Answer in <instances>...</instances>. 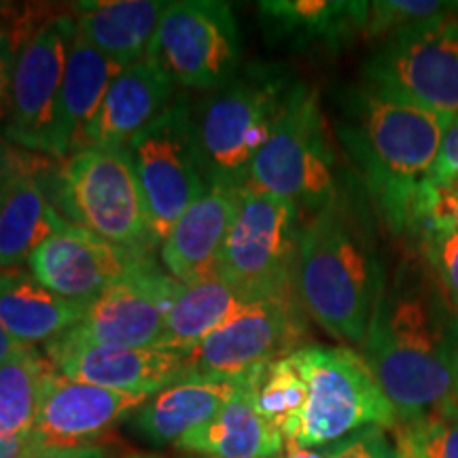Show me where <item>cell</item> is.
<instances>
[{"label": "cell", "instance_id": "33", "mask_svg": "<svg viewBox=\"0 0 458 458\" xmlns=\"http://www.w3.org/2000/svg\"><path fill=\"white\" fill-rule=\"evenodd\" d=\"M420 246L444 295L458 312V233L420 238Z\"/></svg>", "mask_w": 458, "mask_h": 458}, {"label": "cell", "instance_id": "31", "mask_svg": "<svg viewBox=\"0 0 458 458\" xmlns=\"http://www.w3.org/2000/svg\"><path fill=\"white\" fill-rule=\"evenodd\" d=\"M456 13L458 3L452 0H374L369 3L363 38L385 43Z\"/></svg>", "mask_w": 458, "mask_h": 458}, {"label": "cell", "instance_id": "13", "mask_svg": "<svg viewBox=\"0 0 458 458\" xmlns=\"http://www.w3.org/2000/svg\"><path fill=\"white\" fill-rule=\"evenodd\" d=\"M181 283L147 259L96 297L74 327L55 337L57 344L151 348L162 340L170 308Z\"/></svg>", "mask_w": 458, "mask_h": 458}, {"label": "cell", "instance_id": "36", "mask_svg": "<svg viewBox=\"0 0 458 458\" xmlns=\"http://www.w3.org/2000/svg\"><path fill=\"white\" fill-rule=\"evenodd\" d=\"M428 181L433 182H458V117L452 119V123L445 130L442 147H439L437 159L431 170Z\"/></svg>", "mask_w": 458, "mask_h": 458}, {"label": "cell", "instance_id": "7", "mask_svg": "<svg viewBox=\"0 0 458 458\" xmlns=\"http://www.w3.org/2000/svg\"><path fill=\"white\" fill-rule=\"evenodd\" d=\"M344 182L318 94L297 81L270 140L250 165L244 189L291 199L308 219Z\"/></svg>", "mask_w": 458, "mask_h": 458}, {"label": "cell", "instance_id": "6", "mask_svg": "<svg viewBox=\"0 0 458 458\" xmlns=\"http://www.w3.org/2000/svg\"><path fill=\"white\" fill-rule=\"evenodd\" d=\"M306 382V403L284 439L306 448H327L368 427H397L363 354L346 346L306 344L291 354Z\"/></svg>", "mask_w": 458, "mask_h": 458}, {"label": "cell", "instance_id": "35", "mask_svg": "<svg viewBox=\"0 0 458 458\" xmlns=\"http://www.w3.org/2000/svg\"><path fill=\"white\" fill-rule=\"evenodd\" d=\"M37 28L32 24H21L13 28L0 26V134H3L4 123L9 114V98H11V81H13V68L20 49L34 37Z\"/></svg>", "mask_w": 458, "mask_h": 458}, {"label": "cell", "instance_id": "24", "mask_svg": "<svg viewBox=\"0 0 458 458\" xmlns=\"http://www.w3.org/2000/svg\"><path fill=\"white\" fill-rule=\"evenodd\" d=\"M122 71L123 66L102 55L77 32L57 96L49 145L51 157L64 159L74 153L83 130L98 113L108 88Z\"/></svg>", "mask_w": 458, "mask_h": 458}, {"label": "cell", "instance_id": "42", "mask_svg": "<svg viewBox=\"0 0 458 458\" xmlns=\"http://www.w3.org/2000/svg\"><path fill=\"white\" fill-rule=\"evenodd\" d=\"M128 458H159V456H148V454H134V456H128Z\"/></svg>", "mask_w": 458, "mask_h": 458}, {"label": "cell", "instance_id": "45", "mask_svg": "<svg viewBox=\"0 0 458 458\" xmlns=\"http://www.w3.org/2000/svg\"><path fill=\"white\" fill-rule=\"evenodd\" d=\"M456 399H458V393H456Z\"/></svg>", "mask_w": 458, "mask_h": 458}, {"label": "cell", "instance_id": "14", "mask_svg": "<svg viewBox=\"0 0 458 458\" xmlns=\"http://www.w3.org/2000/svg\"><path fill=\"white\" fill-rule=\"evenodd\" d=\"M77 37L72 11H62L20 49L3 136L11 145L47 153L68 54Z\"/></svg>", "mask_w": 458, "mask_h": 458}, {"label": "cell", "instance_id": "19", "mask_svg": "<svg viewBox=\"0 0 458 458\" xmlns=\"http://www.w3.org/2000/svg\"><path fill=\"white\" fill-rule=\"evenodd\" d=\"M369 3L365 0H266L257 4L266 41L289 51H340L363 37Z\"/></svg>", "mask_w": 458, "mask_h": 458}, {"label": "cell", "instance_id": "5", "mask_svg": "<svg viewBox=\"0 0 458 458\" xmlns=\"http://www.w3.org/2000/svg\"><path fill=\"white\" fill-rule=\"evenodd\" d=\"M60 162L55 170H43L47 179L43 185L68 223L134 253L156 249L145 199L125 148H79Z\"/></svg>", "mask_w": 458, "mask_h": 458}, {"label": "cell", "instance_id": "1", "mask_svg": "<svg viewBox=\"0 0 458 458\" xmlns=\"http://www.w3.org/2000/svg\"><path fill=\"white\" fill-rule=\"evenodd\" d=\"M360 354L397 425L456 399L458 312L425 257H405L386 280Z\"/></svg>", "mask_w": 458, "mask_h": 458}, {"label": "cell", "instance_id": "9", "mask_svg": "<svg viewBox=\"0 0 458 458\" xmlns=\"http://www.w3.org/2000/svg\"><path fill=\"white\" fill-rule=\"evenodd\" d=\"M125 151L145 199L151 236L162 246L172 225L208 191L187 96H174L170 106L125 145Z\"/></svg>", "mask_w": 458, "mask_h": 458}, {"label": "cell", "instance_id": "20", "mask_svg": "<svg viewBox=\"0 0 458 458\" xmlns=\"http://www.w3.org/2000/svg\"><path fill=\"white\" fill-rule=\"evenodd\" d=\"M240 191L208 187L172 225L159 250L172 278L181 284H198L219 276L223 244L238 213Z\"/></svg>", "mask_w": 458, "mask_h": 458}, {"label": "cell", "instance_id": "25", "mask_svg": "<svg viewBox=\"0 0 458 458\" xmlns=\"http://www.w3.org/2000/svg\"><path fill=\"white\" fill-rule=\"evenodd\" d=\"M174 445L208 458H278L284 450V435L257 408L249 376H242L238 393L219 414Z\"/></svg>", "mask_w": 458, "mask_h": 458}, {"label": "cell", "instance_id": "26", "mask_svg": "<svg viewBox=\"0 0 458 458\" xmlns=\"http://www.w3.org/2000/svg\"><path fill=\"white\" fill-rule=\"evenodd\" d=\"M85 303L55 295L32 272H0V323L15 340L49 344L81 320Z\"/></svg>", "mask_w": 458, "mask_h": 458}, {"label": "cell", "instance_id": "10", "mask_svg": "<svg viewBox=\"0 0 458 458\" xmlns=\"http://www.w3.org/2000/svg\"><path fill=\"white\" fill-rule=\"evenodd\" d=\"M242 57L238 20L219 0H176L159 20L148 51L165 74L189 89L215 91L236 77Z\"/></svg>", "mask_w": 458, "mask_h": 458}, {"label": "cell", "instance_id": "11", "mask_svg": "<svg viewBox=\"0 0 458 458\" xmlns=\"http://www.w3.org/2000/svg\"><path fill=\"white\" fill-rule=\"evenodd\" d=\"M363 83L442 117H458V13L377 45Z\"/></svg>", "mask_w": 458, "mask_h": 458}, {"label": "cell", "instance_id": "23", "mask_svg": "<svg viewBox=\"0 0 458 458\" xmlns=\"http://www.w3.org/2000/svg\"><path fill=\"white\" fill-rule=\"evenodd\" d=\"M79 37L108 60L128 68L148 57L159 20L168 9L162 0H88L74 3Z\"/></svg>", "mask_w": 458, "mask_h": 458}, {"label": "cell", "instance_id": "34", "mask_svg": "<svg viewBox=\"0 0 458 458\" xmlns=\"http://www.w3.org/2000/svg\"><path fill=\"white\" fill-rule=\"evenodd\" d=\"M325 450L329 458H399L397 444L380 427L360 428Z\"/></svg>", "mask_w": 458, "mask_h": 458}, {"label": "cell", "instance_id": "15", "mask_svg": "<svg viewBox=\"0 0 458 458\" xmlns=\"http://www.w3.org/2000/svg\"><path fill=\"white\" fill-rule=\"evenodd\" d=\"M147 399L145 394L117 393L68 380L49 368L43 377L24 458H43L60 450L100 444L119 422L134 416Z\"/></svg>", "mask_w": 458, "mask_h": 458}, {"label": "cell", "instance_id": "40", "mask_svg": "<svg viewBox=\"0 0 458 458\" xmlns=\"http://www.w3.org/2000/svg\"><path fill=\"white\" fill-rule=\"evenodd\" d=\"M26 439L7 437V435L0 433V458H24Z\"/></svg>", "mask_w": 458, "mask_h": 458}, {"label": "cell", "instance_id": "3", "mask_svg": "<svg viewBox=\"0 0 458 458\" xmlns=\"http://www.w3.org/2000/svg\"><path fill=\"white\" fill-rule=\"evenodd\" d=\"M452 117L394 98L369 83L348 89L337 125L377 219L394 236H410L414 206Z\"/></svg>", "mask_w": 458, "mask_h": 458}, {"label": "cell", "instance_id": "12", "mask_svg": "<svg viewBox=\"0 0 458 458\" xmlns=\"http://www.w3.org/2000/svg\"><path fill=\"white\" fill-rule=\"evenodd\" d=\"M306 310L297 295L255 300L189 352V374L242 377L306 346Z\"/></svg>", "mask_w": 458, "mask_h": 458}, {"label": "cell", "instance_id": "38", "mask_svg": "<svg viewBox=\"0 0 458 458\" xmlns=\"http://www.w3.org/2000/svg\"><path fill=\"white\" fill-rule=\"evenodd\" d=\"M28 348H32V346H28V344L15 340V337L7 331V327L0 323V363H4V360L17 357V354L26 352Z\"/></svg>", "mask_w": 458, "mask_h": 458}, {"label": "cell", "instance_id": "4", "mask_svg": "<svg viewBox=\"0 0 458 458\" xmlns=\"http://www.w3.org/2000/svg\"><path fill=\"white\" fill-rule=\"evenodd\" d=\"M300 79L280 64H249L193 108L199 165L208 187L244 189L255 157Z\"/></svg>", "mask_w": 458, "mask_h": 458}, {"label": "cell", "instance_id": "30", "mask_svg": "<svg viewBox=\"0 0 458 458\" xmlns=\"http://www.w3.org/2000/svg\"><path fill=\"white\" fill-rule=\"evenodd\" d=\"M403 458H458V399L393 428Z\"/></svg>", "mask_w": 458, "mask_h": 458}, {"label": "cell", "instance_id": "17", "mask_svg": "<svg viewBox=\"0 0 458 458\" xmlns=\"http://www.w3.org/2000/svg\"><path fill=\"white\" fill-rule=\"evenodd\" d=\"M47 359L57 374L108 391L153 397L189 376V354L168 348L94 346L49 342Z\"/></svg>", "mask_w": 458, "mask_h": 458}, {"label": "cell", "instance_id": "41", "mask_svg": "<svg viewBox=\"0 0 458 458\" xmlns=\"http://www.w3.org/2000/svg\"><path fill=\"white\" fill-rule=\"evenodd\" d=\"M20 156L21 153H17L9 145L0 142V185H3V181L7 179L9 172L15 168V164L20 162Z\"/></svg>", "mask_w": 458, "mask_h": 458}, {"label": "cell", "instance_id": "32", "mask_svg": "<svg viewBox=\"0 0 458 458\" xmlns=\"http://www.w3.org/2000/svg\"><path fill=\"white\" fill-rule=\"evenodd\" d=\"M458 233V182L427 181L414 206L411 233L416 238Z\"/></svg>", "mask_w": 458, "mask_h": 458}, {"label": "cell", "instance_id": "16", "mask_svg": "<svg viewBox=\"0 0 458 458\" xmlns=\"http://www.w3.org/2000/svg\"><path fill=\"white\" fill-rule=\"evenodd\" d=\"M151 253H134L68 223L38 246L30 257V272L38 283L64 300L89 306L108 286L122 280Z\"/></svg>", "mask_w": 458, "mask_h": 458}, {"label": "cell", "instance_id": "2", "mask_svg": "<svg viewBox=\"0 0 458 458\" xmlns=\"http://www.w3.org/2000/svg\"><path fill=\"white\" fill-rule=\"evenodd\" d=\"M363 182L346 179L318 213L303 219L295 289L303 310L335 340L363 348L388 280Z\"/></svg>", "mask_w": 458, "mask_h": 458}, {"label": "cell", "instance_id": "27", "mask_svg": "<svg viewBox=\"0 0 458 458\" xmlns=\"http://www.w3.org/2000/svg\"><path fill=\"white\" fill-rule=\"evenodd\" d=\"M250 301L255 300L244 297L221 276L198 284H182L157 346L189 354Z\"/></svg>", "mask_w": 458, "mask_h": 458}, {"label": "cell", "instance_id": "29", "mask_svg": "<svg viewBox=\"0 0 458 458\" xmlns=\"http://www.w3.org/2000/svg\"><path fill=\"white\" fill-rule=\"evenodd\" d=\"M246 376L250 380L257 408L284 435L301 414L308 394L293 357L289 354Z\"/></svg>", "mask_w": 458, "mask_h": 458}, {"label": "cell", "instance_id": "8", "mask_svg": "<svg viewBox=\"0 0 458 458\" xmlns=\"http://www.w3.org/2000/svg\"><path fill=\"white\" fill-rule=\"evenodd\" d=\"M301 227V213L291 199L242 189L223 244L219 276L249 300L297 295Z\"/></svg>", "mask_w": 458, "mask_h": 458}, {"label": "cell", "instance_id": "44", "mask_svg": "<svg viewBox=\"0 0 458 458\" xmlns=\"http://www.w3.org/2000/svg\"><path fill=\"white\" fill-rule=\"evenodd\" d=\"M399 458H403V456H401V454H399Z\"/></svg>", "mask_w": 458, "mask_h": 458}, {"label": "cell", "instance_id": "43", "mask_svg": "<svg viewBox=\"0 0 458 458\" xmlns=\"http://www.w3.org/2000/svg\"><path fill=\"white\" fill-rule=\"evenodd\" d=\"M189 458H208V456H189Z\"/></svg>", "mask_w": 458, "mask_h": 458}, {"label": "cell", "instance_id": "37", "mask_svg": "<svg viewBox=\"0 0 458 458\" xmlns=\"http://www.w3.org/2000/svg\"><path fill=\"white\" fill-rule=\"evenodd\" d=\"M43 458H117V452L108 444H89L81 445V448H71V450H60L54 454H47Z\"/></svg>", "mask_w": 458, "mask_h": 458}, {"label": "cell", "instance_id": "39", "mask_svg": "<svg viewBox=\"0 0 458 458\" xmlns=\"http://www.w3.org/2000/svg\"><path fill=\"white\" fill-rule=\"evenodd\" d=\"M278 458H329V454L325 448H306V445L284 439V450Z\"/></svg>", "mask_w": 458, "mask_h": 458}, {"label": "cell", "instance_id": "21", "mask_svg": "<svg viewBox=\"0 0 458 458\" xmlns=\"http://www.w3.org/2000/svg\"><path fill=\"white\" fill-rule=\"evenodd\" d=\"M37 162H20L0 185V272L20 270L45 240L68 225L43 185Z\"/></svg>", "mask_w": 458, "mask_h": 458}, {"label": "cell", "instance_id": "22", "mask_svg": "<svg viewBox=\"0 0 458 458\" xmlns=\"http://www.w3.org/2000/svg\"><path fill=\"white\" fill-rule=\"evenodd\" d=\"M242 377L185 376L165 386L131 416V427L153 445L181 442L219 414L223 405L238 393Z\"/></svg>", "mask_w": 458, "mask_h": 458}, {"label": "cell", "instance_id": "28", "mask_svg": "<svg viewBox=\"0 0 458 458\" xmlns=\"http://www.w3.org/2000/svg\"><path fill=\"white\" fill-rule=\"evenodd\" d=\"M49 368V359L34 346L0 363V433L21 439L30 435Z\"/></svg>", "mask_w": 458, "mask_h": 458}, {"label": "cell", "instance_id": "18", "mask_svg": "<svg viewBox=\"0 0 458 458\" xmlns=\"http://www.w3.org/2000/svg\"><path fill=\"white\" fill-rule=\"evenodd\" d=\"M174 81L153 60L136 62L114 77L77 148H125L139 131L157 119L174 100Z\"/></svg>", "mask_w": 458, "mask_h": 458}]
</instances>
